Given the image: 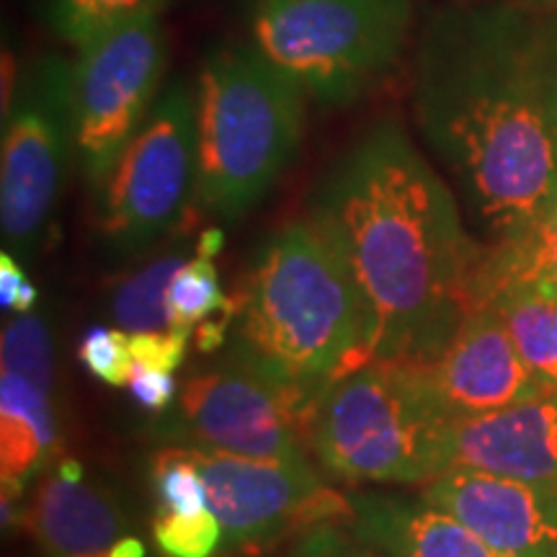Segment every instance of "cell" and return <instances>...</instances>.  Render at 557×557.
Wrapping results in <instances>:
<instances>
[{
  "label": "cell",
  "instance_id": "6",
  "mask_svg": "<svg viewBox=\"0 0 557 557\" xmlns=\"http://www.w3.org/2000/svg\"><path fill=\"white\" fill-rule=\"evenodd\" d=\"M248 39L310 101L341 109L387 81L416 37L413 0H248Z\"/></svg>",
  "mask_w": 557,
  "mask_h": 557
},
{
  "label": "cell",
  "instance_id": "26",
  "mask_svg": "<svg viewBox=\"0 0 557 557\" xmlns=\"http://www.w3.org/2000/svg\"><path fill=\"white\" fill-rule=\"evenodd\" d=\"M78 359L96 380L111 387H124L132 377L135 359H132L129 333L122 329H103L96 325L83 336L78 346Z\"/></svg>",
  "mask_w": 557,
  "mask_h": 557
},
{
  "label": "cell",
  "instance_id": "31",
  "mask_svg": "<svg viewBox=\"0 0 557 557\" xmlns=\"http://www.w3.org/2000/svg\"><path fill=\"white\" fill-rule=\"evenodd\" d=\"M547 81H549V103L557 127V11H547Z\"/></svg>",
  "mask_w": 557,
  "mask_h": 557
},
{
  "label": "cell",
  "instance_id": "14",
  "mask_svg": "<svg viewBox=\"0 0 557 557\" xmlns=\"http://www.w3.org/2000/svg\"><path fill=\"white\" fill-rule=\"evenodd\" d=\"M447 470H480L557 487V389L491 413L455 418Z\"/></svg>",
  "mask_w": 557,
  "mask_h": 557
},
{
  "label": "cell",
  "instance_id": "4",
  "mask_svg": "<svg viewBox=\"0 0 557 557\" xmlns=\"http://www.w3.org/2000/svg\"><path fill=\"white\" fill-rule=\"evenodd\" d=\"M197 205L235 222L259 207L302 148L310 96L250 39L222 41L197 83Z\"/></svg>",
  "mask_w": 557,
  "mask_h": 557
},
{
  "label": "cell",
  "instance_id": "16",
  "mask_svg": "<svg viewBox=\"0 0 557 557\" xmlns=\"http://www.w3.org/2000/svg\"><path fill=\"white\" fill-rule=\"evenodd\" d=\"M348 500V527L387 557H506L423 496L359 493Z\"/></svg>",
  "mask_w": 557,
  "mask_h": 557
},
{
  "label": "cell",
  "instance_id": "3",
  "mask_svg": "<svg viewBox=\"0 0 557 557\" xmlns=\"http://www.w3.org/2000/svg\"><path fill=\"white\" fill-rule=\"evenodd\" d=\"M367 338L357 284L308 214L274 230L248 269L227 359L284 389L310 418L333 380L369 361Z\"/></svg>",
  "mask_w": 557,
  "mask_h": 557
},
{
  "label": "cell",
  "instance_id": "11",
  "mask_svg": "<svg viewBox=\"0 0 557 557\" xmlns=\"http://www.w3.org/2000/svg\"><path fill=\"white\" fill-rule=\"evenodd\" d=\"M201 472L209 508L218 513L227 545L267 542L289 529L351 521V500L320 480L310 459H256L186 447Z\"/></svg>",
  "mask_w": 557,
  "mask_h": 557
},
{
  "label": "cell",
  "instance_id": "23",
  "mask_svg": "<svg viewBox=\"0 0 557 557\" xmlns=\"http://www.w3.org/2000/svg\"><path fill=\"white\" fill-rule=\"evenodd\" d=\"M227 308V297L222 295L220 274L209 256H194L171 278L169 312L173 329L194 331V325L205 323Z\"/></svg>",
  "mask_w": 557,
  "mask_h": 557
},
{
  "label": "cell",
  "instance_id": "21",
  "mask_svg": "<svg viewBox=\"0 0 557 557\" xmlns=\"http://www.w3.org/2000/svg\"><path fill=\"white\" fill-rule=\"evenodd\" d=\"M171 0H45V18L70 50H81L132 18L163 13Z\"/></svg>",
  "mask_w": 557,
  "mask_h": 557
},
{
  "label": "cell",
  "instance_id": "10",
  "mask_svg": "<svg viewBox=\"0 0 557 557\" xmlns=\"http://www.w3.org/2000/svg\"><path fill=\"white\" fill-rule=\"evenodd\" d=\"M308 413L284 389L238 361L191 374L152 436L176 447H201L256 459H308Z\"/></svg>",
  "mask_w": 557,
  "mask_h": 557
},
{
  "label": "cell",
  "instance_id": "25",
  "mask_svg": "<svg viewBox=\"0 0 557 557\" xmlns=\"http://www.w3.org/2000/svg\"><path fill=\"white\" fill-rule=\"evenodd\" d=\"M156 545L165 557H212L225 542L218 513L205 508L199 513L163 511L152 527Z\"/></svg>",
  "mask_w": 557,
  "mask_h": 557
},
{
  "label": "cell",
  "instance_id": "18",
  "mask_svg": "<svg viewBox=\"0 0 557 557\" xmlns=\"http://www.w3.org/2000/svg\"><path fill=\"white\" fill-rule=\"evenodd\" d=\"M511 287L557 289V191L521 233L485 248L472 308Z\"/></svg>",
  "mask_w": 557,
  "mask_h": 557
},
{
  "label": "cell",
  "instance_id": "1",
  "mask_svg": "<svg viewBox=\"0 0 557 557\" xmlns=\"http://www.w3.org/2000/svg\"><path fill=\"white\" fill-rule=\"evenodd\" d=\"M413 116L491 246L521 233L557 191L547 11L468 0L429 13L416 34Z\"/></svg>",
  "mask_w": 557,
  "mask_h": 557
},
{
  "label": "cell",
  "instance_id": "2",
  "mask_svg": "<svg viewBox=\"0 0 557 557\" xmlns=\"http://www.w3.org/2000/svg\"><path fill=\"white\" fill-rule=\"evenodd\" d=\"M305 214L357 284L369 359H434L472 310L485 248L403 124L377 120L354 137Z\"/></svg>",
  "mask_w": 557,
  "mask_h": 557
},
{
  "label": "cell",
  "instance_id": "24",
  "mask_svg": "<svg viewBox=\"0 0 557 557\" xmlns=\"http://www.w3.org/2000/svg\"><path fill=\"white\" fill-rule=\"evenodd\" d=\"M152 487L169 513H199L209 508L201 472L186 447H169L152 457Z\"/></svg>",
  "mask_w": 557,
  "mask_h": 557
},
{
  "label": "cell",
  "instance_id": "13",
  "mask_svg": "<svg viewBox=\"0 0 557 557\" xmlns=\"http://www.w3.org/2000/svg\"><path fill=\"white\" fill-rule=\"evenodd\" d=\"M421 496L472 529L506 557H557V487L447 470L423 485Z\"/></svg>",
  "mask_w": 557,
  "mask_h": 557
},
{
  "label": "cell",
  "instance_id": "28",
  "mask_svg": "<svg viewBox=\"0 0 557 557\" xmlns=\"http://www.w3.org/2000/svg\"><path fill=\"white\" fill-rule=\"evenodd\" d=\"M191 331L171 329L158 333H129L132 359L137 367L158 369V372H176L186 359Z\"/></svg>",
  "mask_w": 557,
  "mask_h": 557
},
{
  "label": "cell",
  "instance_id": "29",
  "mask_svg": "<svg viewBox=\"0 0 557 557\" xmlns=\"http://www.w3.org/2000/svg\"><path fill=\"white\" fill-rule=\"evenodd\" d=\"M132 398L143 410L158 416L165 413V410L173 408L176 403L181 387L176 377L171 372H158V369H148V367H137L132 369V377L127 382Z\"/></svg>",
  "mask_w": 557,
  "mask_h": 557
},
{
  "label": "cell",
  "instance_id": "12",
  "mask_svg": "<svg viewBox=\"0 0 557 557\" xmlns=\"http://www.w3.org/2000/svg\"><path fill=\"white\" fill-rule=\"evenodd\" d=\"M418 367L451 418L491 413L547 393L519 357L504 320L485 305L472 308L442 351Z\"/></svg>",
  "mask_w": 557,
  "mask_h": 557
},
{
  "label": "cell",
  "instance_id": "19",
  "mask_svg": "<svg viewBox=\"0 0 557 557\" xmlns=\"http://www.w3.org/2000/svg\"><path fill=\"white\" fill-rule=\"evenodd\" d=\"M485 308H493L504 320L519 357L540 385L557 389V289L511 287L487 299Z\"/></svg>",
  "mask_w": 557,
  "mask_h": 557
},
{
  "label": "cell",
  "instance_id": "22",
  "mask_svg": "<svg viewBox=\"0 0 557 557\" xmlns=\"http://www.w3.org/2000/svg\"><path fill=\"white\" fill-rule=\"evenodd\" d=\"M0 372H16L54 393L58 361H54V338L45 312H26L5 323L0 338Z\"/></svg>",
  "mask_w": 557,
  "mask_h": 557
},
{
  "label": "cell",
  "instance_id": "30",
  "mask_svg": "<svg viewBox=\"0 0 557 557\" xmlns=\"http://www.w3.org/2000/svg\"><path fill=\"white\" fill-rule=\"evenodd\" d=\"M26 282L29 278H26L24 267H21L16 256L11 250H3L0 253V305H3L5 312L13 310V302H16L18 292Z\"/></svg>",
  "mask_w": 557,
  "mask_h": 557
},
{
  "label": "cell",
  "instance_id": "9",
  "mask_svg": "<svg viewBox=\"0 0 557 557\" xmlns=\"http://www.w3.org/2000/svg\"><path fill=\"white\" fill-rule=\"evenodd\" d=\"M163 13L132 18L73 50V103L78 169L99 197L111 169L148 120L165 86Z\"/></svg>",
  "mask_w": 557,
  "mask_h": 557
},
{
  "label": "cell",
  "instance_id": "27",
  "mask_svg": "<svg viewBox=\"0 0 557 557\" xmlns=\"http://www.w3.org/2000/svg\"><path fill=\"white\" fill-rule=\"evenodd\" d=\"M289 557H387L372 542L359 537L351 527H338L336 521H325L308 529L299 537Z\"/></svg>",
  "mask_w": 557,
  "mask_h": 557
},
{
  "label": "cell",
  "instance_id": "33",
  "mask_svg": "<svg viewBox=\"0 0 557 557\" xmlns=\"http://www.w3.org/2000/svg\"><path fill=\"white\" fill-rule=\"evenodd\" d=\"M527 3L542 11H557V0H527Z\"/></svg>",
  "mask_w": 557,
  "mask_h": 557
},
{
  "label": "cell",
  "instance_id": "7",
  "mask_svg": "<svg viewBox=\"0 0 557 557\" xmlns=\"http://www.w3.org/2000/svg\"><path fill=\"white\" fill-rule=\"evenodd\" d=\"M78 163L73 58L41 52L3 99L0 235L3 250L32 261L50 233L70 163Z\"/></svg>",
  "mask_w": 557,
  "mask_h": 557
},
{
  "label": "cell",
  "instance_id": "15",
  "mask_svg": "<svg viewBox=\"0 0 557 557\" xmlns=\"http://www.w3.org/2000/svg\"><path fill=\"white\" fill-rule=\"evenodd\" d=\"M24 524L45 557H111L127 519L107 487L88 483L75 459H62L32 487Z\"/></svg>",
  "mask_w": 557,
  "mask_h": 557
},
{
  "label": "cell",
  "instance_id": "8",
  "mask_svg": "<svg viewBox=\"0 0 557 557\" xmlns=\"http://www.w3.org/2000/svg\"><path fill=\"white\" fill-rule=\"evenodd\" d=\"M197 94L186 78L165 81L99 191V233L111 259L156 248L197 201Z\"/></svg>",
  "mask_w": 557,
  "mask_h": 557
},
{
  "label": "cell",
  "instance_id": "5",
  "mask_svg": "<svg viewBox=\"0 0 557 557\" xmlns=\"http://www.w3.org/2000/svg\"><path fill=\"white\" fill-rule=\"evenodd\" d=\"M451 421L421 367L369 359L320 393L308 444L331 475L348 483L416 485L447 470Z\"/></svg>",
  "mask_w": 557,
  "mask_h": 557
},
{
  "label": "cell",
  "instance_id": "17",
  "mask_svg": "<svg viewBox=\"0 0 557 557\" xmlns=\"http://www.w3.org/2000/svg\"><path fill=\"white\" fill-rule=\"evenodd\" d=\"M54 393L16 372H0V480L3 496L24 498L62 449Z\"/></svg>",
  "mask_w": 557,
  "mask_h": 557
},
{
  "label": "cell",
  "instance_id": "32",
  "mask_svg": "<svg viewBox=\"0 0 557 557\" xmlns=\"http://www.w3.org/2000/svg\"><path fill=\"white\" fill-rule=\"evenodd\" d=\"M220 248H222V233L214 227L205 230V233H201V238L197 240V253L209 256V259H212V256H218Z\"/></svg>",
  "mask_w": 557,
  "mask_h": 557
},
{
  "label": "cell",
  "instance_id": "20",
  "mask_svg": "<svg viewBox=\"0 0 557 557\" xmlns=\"http://www.w3.org/2000/svg\"><path fill=\"white\" fill-rule=\"evenodd\" d=\"M189 261L186 246L165 250L135 274L122 278L111 292L109 310L116 329L127 333H158L171 331L173 320L169 312V287L176 271Z\"/></svg>",
  "mask_w": 557,
  "mask_h": 557
}]
</instances>
